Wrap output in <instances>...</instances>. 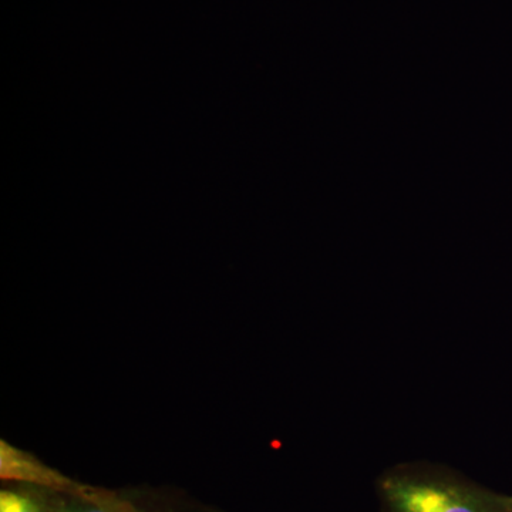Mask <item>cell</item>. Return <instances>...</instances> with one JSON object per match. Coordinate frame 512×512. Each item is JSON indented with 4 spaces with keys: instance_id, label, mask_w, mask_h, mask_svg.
I'll return each mask as SVG.
<instances>
[{
    "instance_id": "obj_1",
    "label": "cell",
    "mask_w": 512,
    "mask_h": 512,
    "mask_svg": "<svg viewBox=\"0 0 512 512\" xmlns=\"http://www.w3.org/2000/svg\"><path fill=\"white\" fill-rule=\"evenodd\" d=\"M376 491L384 512H507L501 494L430 463L389 468Z\"/></svg>"
},
{
    "instance_id": "obj_4",
    "label": "cell",
    "mask_w": 512,
    "mask_h": 512,
    "mask_svg": "<svg viewBox=\"0 0 512 512\" xmlns=\"http://www.w3.org/2000/svg\"><path fill=\"white\" fill-rule=\"evenodd\" d=\"M72 494L29 483H6L0 490V512H67Z\"/></svg>"
},
{
    "instance_id": "obj_3",
    "label": "cell",
    "mask_w": 512,
    "mask_h": 512,
    "mask_svg": "<svg viewBox=\"0 0 512 512\" xmlns=\"http://www.w3.org/2000/svg\"><path fill=\"white\" fill-rule=\"evenodd\" d=\"M0 478L3 483L43 485L72 495L87 494L92 488V485L64 476L56 468L46 466L33 454L13 447L5 440L0 441Z\"/></svg>"
},
{
    "instance_id": "obj_5",
    "label": "cell",
    "mask_w": 512,
    "mask_h": 512,
    "mask_svg": "<svg viewBox=\"0 0 512 512\" xmlns=\"http://www.w3.org/2000/svg\"><path fill=\"white\" fill-rule=\"evenodd\" d=\"M501 501H503L505 510H507V512H512V495L501 494Z\"/></svg>"
},
{
    "instance_id": "obj_2",
    "label": "cell",
    "mask_w": 512,
    "mask_h": 512,
    "mask_svg": "<svg viewBox=\"0 0 512 512\" xmlns=\"http://www.w3.org/2000/svg\"><path fill=\"white\" fill-rule=\"evenodd\" d=\"M67 512H220L191 500L187 494L165 488L92 487L84 495L70 497Z\"/></svg>"
}]
</instances>
